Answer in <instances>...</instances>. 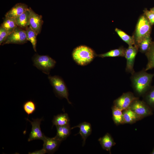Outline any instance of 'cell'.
Here are the masks:
<instances>
[{"label":"cell","instance_id":"d6986e66","mask_svg":"<svg viewBox=\"0 0 154 154\" xmlns=\"http://www.w3.org/2000/svg\"><path fill=\"white\" fill-rule=\"evenodd\" d=\"M112 119L117 125L124 124L123 110L113 105L112 108Z\"/></svg>","mask_w":154,"mask_h":154},{"label":"cell","instance_id":"277c9868","mask_svg":"<svg viewBox=\"0 0 154 154\" xmlns=\"http://www.w3.org/2000/svg\"><path fill=\"white\" fill-rule=\"evenodd\" d=\"M32 60L34 66L47 75L49 74L51 69L54 67L56 63L54 60L47 55L35 54Z\"/></svg>","mask_w":154,"mask_h":154},{"label":"cell","instance_id":"5bb4252c","mask_svg":"<svg viewBox=\"0 0 154 154\" xmlns=\"http://www.w3.org/2000/svg\"><path fill=\"white\" fill-rule=\"evenodd\" d=\"M77 127L80 128V131L77 134H79L81 135L83 140L82 145L83 146L85 143L86 139L91 133V126L89 123L84 122L72 127L71 129Z\"/></svg>","mask_w":154,"mask_h":154},{"label":"cell","instance_id":"cb8c5ba5","mask_svg":"<svg viewBox=\"0 0 154 154\" xmlns=\"http://www.w3.org/2000/svg\"><path fill=\"white\" fill-rule=\"evenodd\" d=\"M1 26L9 33L12 32L18 26L15 18L5 17Z\"/></svg>","mask_w":154,"mask_h":154},{"label":"cell","instance_id":"9c48e42d","mask_svg":"<svg viewBox=\"0 0 154 154\" xmlns=\"http://www.w3.org/2000/svg\"><path fill=\"white\" fill-rule=\"evenodd\" d=\"M138 98L131 92L124 93L114 101V105L123 110L128 109L133 101Z\"/></svg>","mask_w":154,"mask_h":154},{"label":"cell","instance_id":"5b68a950","mask_svg":"<svg viewBox=\"0 0 154 154\" xmlns=\"http://www.w3.org/2000/svg\"><path fill=\"white\" fill-rule=\"evenodd\" d=\"M48 78L56 95L60 98H66L68 103L71 104L68 98V90L63 80L60 76L56 75H48Z\"/></svg>","mask_w":154,"mask_h":154},{"label":"cell","instance_id":"44dd1931","mask_svg":"<svg viewBox=\"0 0 154 154\" xmlns=\"http://www.w3.org/2000/svg\"><path fill=\"white\" fill-rule=\"evenodd\" d=\"M70 119L66 113L61 114L54 116L52 120L53 125L61 126L69 124Z\"/></svg>","mask_w":154,"mask_h":154},{"label":"cell","instance_id":"484cf974","mask_svg":"<svg viewBox=\"0 0 154 154\" xmlns=\"http://www.w3.org/2000/svg\"><path fill=\"white\" fill-rule=\"evenodd\" d=\"M143 101L151 108H154V87L147 91L143 95Z\"/></svg>","mask_w":154,"mask_h":154},{"label":"cell","instance_id":"2e32d148","mask_svg":"<svg viewBox=\"0 0 154 154\" xmlns=\"http://www.w3.org/2000/svg\"><path fill=\"white\" fill-rule=\"evenodd\" d=\"M124 123L133 124L141 120L133 111L128 108L123 110Z\"/></svg>","mask_w":154,"mask_h":154},{"label":"cell","instance_id":"d6a6232c","mask_svg":"<svg viewBox=\"0 0 154 154\" xmlns=\"http://www.w3.org/2000/svg\"><path fill=\"white\" fill-rule=\"evenodd\" d=\"M151 154H154V149H153V150Z\"/></svg>","mask_w":154,"mask_h":154},{"label":"cell","instance_id":"e0dca14e","mask_svg":"<svg viewBox=\"0 0 154 154\" xmlns=\"http://www.w3.org/2000/svg\"><path fill=\"white\" fill-rule=\"evenodd\" d=\"M56 126L57 132L55 137L61 141L65 140L69 135L72 129L70 124Z\"/></svg>","mask_w":154,"mask_h":154},{"label":"cell","instance_id":"603a6c76","mask_svg":"<svg viewBox=\"0 0 154 154\" xmlns=\"http://www.w3.org/2000/svg\"><path fill=\"white\" fill-rule=\"evenodd\" d=\"M27 40L31 43L33 48L35 52H36V45L37 43V35L35 32L31 27L29 26L25 29Z\"/></svg>","mask_w":154,"mask_h":154},{"label":"cell","instance_id":"7a4b0ae2","mask_svg":"<svg viewBox=\"0 0 154 154\" xmlns=\"http://www.w3.org/2000/svg\"><path fill=\"white\" fill-rule=\"evenodd\" d=\"M97 55L92 48L85 45L76 47L72 53L74 60L78 64L82 66L89 64Z\"/></svg>","mask_w":154,"mask_h":154},{"label":"cell","instance_id":"83f0119b","mask_svg":"<svg viewBox=\"0 0 154 154\" xmlns=\"http://www.w3.org/2000/svg\"><path fill=\"white\" fill-rule=\"evenodd\" d=\"M23 108L24 111L29 116L35 111L36 108V105L32 100H28L24 103Z\"/></svg>","mask_w":154,"mask_h":154},{"label":"cell","instance_id":"7402d4cb","mask_svg":"<svg viewBox=\"0 0 154 154\" xmlns=\"http://www.w3.org/2000/svg\"><path fill=\"white\" fill-rule=\"evenodd\" d=\"M148 59V63L145 70L154 68V42L152 43L148 50L146 52Z\"/></svg>","mask_w":154,"mask_h":154},{"label":"cell","instance_id":"30bf717a","mask_svg":"<svg viewBox=\"0 0 154 154\" xmlns=\"http://www.w3.org/2000/svg\"><path fill=\"white\" fill-rule=\"evenodd\" d=\"M26 119L30 122L32 125L31 131L28 139V141L37 139L42 140L45 136L42 132L40 127L41 121L43 120L42 118L32 119V121H30L28 118Z\"/></svg>","mask_w":154,"mask_h":154},{"label":"cell","instance_id":"d4e9b609","mask_svg":"<svg viewBox=\"0 0 154 154\" xmlns=\"http://www.w3.org/2000/svg\"><path fill=\"white\" fill-rule=\"evenodd\" d=\"M115 31L120 38L129 46L135 44L134 36L131 37L121 30L116 28Z\"/></svg>","mask_w":154,"mask_h":154},{"label":"cell","instance_id":"ba28073f","mask_svg":"<svg viewBox=\"0 0 154 154\" xmlns=\"http://www.w3.org/2000/svg\"><path fill=\"white\" fill-rule=\"evenodd\" d=\"M138 50V45L135 44L134 46H129L126 50L125 56L126 59L125 71L127 72L130 73L131 75L135 72L133 66L135 58Z\"/></svg>","mask_w":154,"mask_h":154},{"label":"cell","instance_id":"8fae6325","mask_svg":"<svg viewBox=\"0 0 154 154\" xmlns=\"http://www.w3.org/2000/svg\"><path fill=\"white\" fill-rule=\"evenodd\" d=\"M28 10L30 13L29 26L38 35L40 33L43 23L42 16L35 13L31 7Z\"/></svg>","mask_w":154,"mask_h":154},{"label":"cell","instance_id":"9a60e30c","mask_svg":"<svg viewBox=\"0 0 154 154\" xmlns=\"http://www.w3.org/2000/svg\"><path fill=\"white\" fill-rule=\"evenodd\" d=\"M102 149L110 152L111 153V150L112 147L116 144V143L109 133H107L103 137L98 139Z\"/></svg>","mask_w":154,"mask_h":154},{"label":"cell","instance_id":"f546056e","mask_svg":"<svg viewBox=\"0 0 154 154\" xmlns=\"http://www.w3.org/2000/svg\"><path fill=\"white\" fill-rule=\"evenodd\" d=\"M145 15L151 25L154 24V12L145 9L144 10Z\"/></svg>","mask_w":154,"mask_h":154},{"label":"cell","instance_id":"4dcf8cb0","mask_svg":"<svg viewBox=\"0 0 154 154\" xmlns=\"http://www.w3.org/2000/svg\"><path fill=\"white\" fill-rule=\"evenodd\" d=\"M46 153L45 151L43 149L35 151L32 152H29L30 154H44Z\"/></svg>","mask_w":154,"mask_h":154},{"label":"cell","instance_id":"f1b7e54d","mask_svg":"<svg viewBox=\"0 0 154 154\" xmlns=\"http://www.w3.org/2000/svg\"><path fill=\"white\" fill-rule=\"evenodd\" d=\"M9 32L5 28L1 26L0 27V45H1L5 41L8 35Z\"/></svg>","mask_w":154,"mask_h":154},{"label":"cell","instance_id":"ffe728a7","mask_svg":"<svg viewBox=\"0 0 154 154\" xmlns=\"http://www.w3.org/2000/svg\"><path fill=\"white\" fill-rule=\"evenodd\" d=\"M126 49L123 47L111 50L106 53L97 55L99 57L104 58L106 57H125Z\"/></svg>","mask_w":154,"mask_h":154},{"label":"cell","instance_id":"7c38bea8","mask_svg":"<svg viewBox=\"0 0 154 154\" xmlns=\"http://www.w3.org/2000/svg\"><path fill=\"white\" fill-rule=\"evenodd\" d=\"M42 141L44 142L43 148L48 153H54L58 149L62 141L55 136L50 138L45 135Z\"/></svg>","mask_w":154,"mask_h":154},{"label":"cell","instance_id":"ac0fdd59","mask_svg":"<svg viewBox=\"0 0 154 154\" xmlns=\"http://www.w3.org/2000/svg\"><path fill=\"white\" fill-rule=\"evenodd\" d=\"M15 19L18 27L25 29L29 25L30 13L28 9Z\"/></svg>","mask_w":154,"mask_h":154},{"label":"cell","instance_id":"6da1fadb","mask_svg":"<svg viewBox=\"0 0 154 154\" xmlns=\"http://www.w3.org/2000/svg\"><path fill=\"white\" fill-rule=\"evenodd\" d=\"M154 74L148 73L145 70L135 72L131 78L132 87L138 95L143 96L149 88Z\"/></svg>","mask_w":154,"mask_h":154},{"label":"cell","instance_id":"1f68e13d","mask_svg":"<svg viewBox=\"0 0 154 154\" xmlns=\"http://www.w3.org/2000/svg\"><path fill=\"white\" fill-rule=\"evenodd\" d=\"M150 10L154 12V7L150 9Z\"/></svg>","mask_w":154,"mask_h":154},{"label":"cell","instance_id":"52a82bcc","mask_svg":"<svg viewBox=\"0 0 154 154\" xmlns=\"http://www.w3.org/2000/svg\"><path fill=\"white\" fill-rule=\"evenodd\" d=\"M27 41L25 30L17 26L8 35L1 45L10 44H21Z\"/></svg>","mask_w":154,"mask_h":154},{"label":"cell","instance_id":"8992f818","mask_svg":"<svg viewBox=\"0 0 154 154\" xmlns=\"http://www.w3.org/2000/svg\"><path fill=\"white\" fill-rule=\"evenodd\" d=\"M133 111L141 119L152 114L151 108L139 98L134 100L128 108Z\"/></svg>","mask_w":154,"mask_h":154},{"label":"cell","instance_id":"3957f363","mask_svg":"<svg viewBox=\"0 0 154 154\" xmlns=\"http://www.w3.org/2000/svg\"><path fill=\"white\" fill-rule=\"evenodd\" d=\"M151 25L145 15L139 18L134 37L136 44L138 45L144 38L150 35Z\"/></svg>","mask_w":154,"mask_h":154},{"label":"cell","instance_id":"4fadbf2b","mask_svg":"<svg viewBox=\"0 0 154 154\" xmlns=\"http://www.w3.org/2000/svg\"><path fill=\"white\" fill-rule=\"evenodd\" d=\"M28 8L27 5L21 3L15 4L5 14V17L16 18L26 11Z\"/></svg>","mask_w":154,"mask_h":154},{"label":"cell","instance_id":"4316f807","mask_svg":"<svg viewBox=\"0 0 154 154\" xmlns=\"http://www.w3.org/2000/svg\"><path fill=\"white\" fill-rule=\"evenodd\" d=\"M152 42L150 36L144 38L138 45L139 49L142 53L146 52L149 48Z\"/></svg>","mask_w":154,"mask_h":154}]
</instances>
